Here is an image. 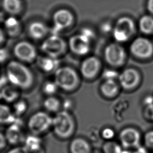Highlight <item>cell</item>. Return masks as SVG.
I'll list each match as a JSON object with an SVG mask.
<instances>
[{"mask_svg": "<svg viewBox=\"0 0 153 153\" xmlns=\"http://www.w3.org/2000/svg\"><path fill=\"white\" fill-rule=\"evenodd\" d=\"M6 76L10 84L18 88L28 89L33 82V75L30 70L16 60H11L7 64Z\"/></svg>", "mask_w": 153, "mask_h": 153, "instance_id": "obj_1", "label": "cell"}, {"mask_svg": "<svg viewBox=\"0 0 153 153\" xmlns=\"http://www.w3.org/2000/svg\"><path fill=\"white\" fill-rule=\"evenodd\" d=\"M52 127L57 137L68 139L74 135L76 124L73 116L68 111L64 110L57 112L53 118Z\"/></svg>", "mask_w": 153, "mask_h": 153, "instance_id": "obj_2", "label": "cell"}, {"mask_svg": "<svg viewBox=\"0 0 153 153\" xmlns=\"http://www.w3.org/2000/svg\"><path fill=\"white\" fill-rule=\"evenodd\" d=\"M54 81L59 88L66 91H72L78 87L79 79L74 69L69 66H63L58 68L54 72Z\"/></svg>", "mask_w": 153, "mask_h": 153, "instance_id": "obj_3", "label": "cell"}, {"mask_svg": "<svg viewBox=\"0 0 153 153\" xmlns=\"http://www.w3.org/2000/svg\"><path fill=\"white\" fill-rule=\"evenodd\" d=\"M135 31V23L128 16H122L118 19L112 30L114 39L118 43L128 41Z\"/></svg>", "mask_w": 153, "mask_h": 153, "instance_id": "obj_4", "label": "cell"}, {"mask_svg": "<svg viewBox=\"0 0 153 153\" xmlns=\"http://www.w3.org/2000/svg\"><path fill=\"white\" fill-rule=\"evenodd\" d=\"M53 124V118L47 112L39 111L29 119L27 127L32 134L39 135L46 132Z\"/></svg>", "mask_w": 153, "mask_h": 153, "instance_id": "obj_5", "label": "cell"}, {"mask_svg": "<svg viewBox=\"0 0 153 153\" xmlns=\"http://www.w3.org/2000/svg\"><path fill=\"white\" fill-rule=\"evenodd\" d=\"M103 56L106 62L111 66H122L126 60V52L118 42H112L105 48Z\"/></svg>", "mask_w": 153, "mask_h": 153, "instance_id": "obj_6", "label": "cell"}, {"mask_svg": "<svg viewBox=\"0 0 153 153\" xmlns=\"http://www.w3.org/2000/svg\"><path fill=\"white\" fill-rule=\"evenodd\" d=\"M66 47V42L60 36L53 34L45 39L41 48L45 55L57 58L65 53Z\"/></svg>", "mask_w": 153, "mask_h": 153, "instance_id": "obj_7", "label": "cell"}, {"mask_svg": "<svg viewBox=\"0 0 153 153\" xmlns=\"http://www.w3.org/2000/svg\"><path fill=\"white\" fill-rule=\"evenodd\" d=\"M130 51L138 59H147L153 55V43L145 37H137L131 42Z\"/></svg>", "mask_w": 153, "mask_h": 153, "instance_id": "obj_8", "label": "cell"}, {"mask_svg": "<svg viewBox=\"0 0 153 153\" xmlns=\"http://www.w3.org/2000/svg\"><path fill=\"white\" fill-rule=\"evenodd\" d=\"M120 143L123 148L128 149L139 148L141 142L140 131L133 127L123 128L119 134Z\"/></svg>", "mask_w": 153, "mask_h": 153, "instance_id": "obj_9", "label": "cell"}, {"mask_svg": "<svg viewBox=\"0 0 153 153\" xmlns=\"http://www.w3.org/2000/svg\"><path fill=\"white\" fill-rule=\"evenodd\" d=\"M13 53L17 59L25 62H31L36 57L35 47L30 42L26 41L17 43L14 47Z\"/></svg>", "mask_w": 153, "mask_h": 153, "instance_id": "obj_10", "label": "cell"}, {"mask_svg": "<svg viewBox=\"0 0 153 153\" xmlns=\"http://www.w3.org/2000/svg\"><path fill=\"white\" fill-rule=\"evenodd\" d=\"M90 41L88 38L81 33L72 36L68 41V46L71 51L75 55L84 56L90 50Z\"/></svg>", "mask_w": 153, "mask_h": 153, "instance_id": "obj_11", "label": "cell"}, {"mask_svg": "<svg viewBox=\"0 0 153 153\" xmlns=\"http://www.w3.org/2000/svg\"><path fill=\"white\" fill-rule=\"evenodd\" d=\"M120 85L125 90H131L136 87L140 81V75L137 70L128 68L124 69L118 75Z\"/></svg>", "mask_w": 153, "mask_h": 153, "instance_id": "obj_12", "label": "cell"}, {"mask_svg": "<svg viewBox=\"0 0 153 153\" xmlns=\"http://www.w3.org/2000/svg\"><path fill=\"white\" fill-rule=\"evenodd\" d=\"M101 62L96 56H88L84 59L80 65V73L87 79L94 78L99 73Z\"/></svg>", "mask_w": 153, "mask_h": 153, "instance_id": "obj_13", "label": "cell"}, {"mask_svg": "<svg viewBox=\"0 0 153 153\" xmlns=\"http://www.w3.org/2000/svg\"><path fill=\"white\" fill-rule=\"evenodd\" d=\"M54 29L57 32L66 29L74 23V17L72 12L65 8L57 10L53 16Z\"/></svg>", "mask_w": 153, "mask_h": 153, "instance_id": "obj_14", "label": "cell"}, {"mask_svg": "<svg viewBox=\"0 0 153 153\" xmlns=\"http://www.w3.org/2000/svg\"><path fill=\"white\" fill-rule=\"evenodd\" d=\"M5 136L7 142L12 145H17L23 142L25 138L22 128V123L20 120L16 119L10 124V126L6 130Z\"/></svg>", "mask_w": 153, "mask_h": 153, "instance_id": "obj_15", "label": "cell"}, {"mask_svg": "<svg viewBox=\"0 0 153 153\" xmlns=\"http://www.w3.org/2000/svg\"><path fill=\"white\" fill-rule=\"evenodd\" d=\"M23 143V147L29 153H45L42 140L38 135L32 133L25 136Z\"/></svg>", "mask_w": 153, "mask_h": 153, "instance_id": "obj_16", "label": "cell"}, {"mask_svg": "<svg viewBox=\"0 0 153 153\" xmlns=\"http://www.w3.org/2000/svg\"><path fill=\"white\" fill-rule=\"evenodd\" d=\"M70 153H92V148L90 142L84 137L74 138L69 144Z\"/></svg>", "mask_w": 153, "mask_h": 153, "instance_id": "obj_17", "label": "cell"}, {"mask_svg": "<svg viewBox=\"0 0 153 153\" xmlns=\"http://www.w3.org/2000/svg\"><path fill=\"white\" fill-rule=\"evenodd\" d=\"M57 58L49 56H41L37 59V65L39 68L45 72H54L59 68Z\"/></svg>", "mask_w": 153, "mask_h": 153, "instance_id": "obj_18", "label": "cell"}, {"mask_svg": "<svg viewBox=\"0 0 153 153\" xmlns=\"http://www.w3.org/2000/svg\"><path fill=\"white\" fill-rule=\"evenodd\" d=\"M47 26L42 22L35 21L30 23L28 27L29 36L35 39H39L45 36L48 32Z\"/></svg>", "mask_w": 153, "mask_h": 153, "instance_id": "obj_19", "label": "cell"}, {"mask_svg": "<svg viewBox=\"0 0 153 153\" xmlns=\"http://www.w3.org/2000/svg\"><path fill=\"white\" fill-rule=\"evenodd\" d=\"M101 93L106 97L111 98L117 95L119 87L118 84L113 79H106L100 85Z\"/></svg>", "mask_w": 153, "mask_h": 153, "instance_id": "obj_20", "label": "cell"}, {"mask_svg": "<svg viewBox=\"0 0 153 153\" xmlns=\"http://www.w3.org/2000/svg\"><path fill=\"white\" fill-rule=\"evenodd\" d=\"M5 30L10 36H16L20 32L21 25L20 21L14 16H10L4 22Z\"/></svg>", "mask_w": 153, "mask_h": 153, "instance_id": "obj_21", "label": "cell"}, {"mask_svg": "<svg viewBox=\"0 0 153 153\" xmlns=\"http://www.w3.org/2000/svg\"><path fill=\"white\" fill-rule=\"evenodd\" d=\"M13 111L7 105L0 103V124H11L16 119Z\"/></svg>", "mask_w": 153, "mask_h": 153, "instance_id": "obj_22", "label": "cell"}, {"mask_svg": "<svg viewBox=\"0 0 153 153\" xmlns=\"http://www.w3.org/2000/svg\"><path fill=\"white\" fill-rule=\"evenodd\" d=\"M139 28L145 35L153 33V16L149 14L142 16L139 20Z\"/></svg>", "mask_w": 153, "mask_h": 153, "instance_id": "obj_23", "label": "cell"}, {"mask_svg": "<svg viewBox=\"0 0 153 153\" xmlns=\"http://www.w3.org/2000/svg\"><path fill=\"white\" fill-rule=\"evenodd\" d=\"M18 88L13 85H7L1 90V97L7 102H14L19 96Z\"/></svg>", "mask_w": 153, "mask_h": 153, "instance_id": "obj_24", "label": "cell"}, {"mask_svg": "<svg viewBox=\"0 0 153 153\" xmlns=\"http://www.w3.org/2000/svg\"><path fill=\"white\" fill-rule=\"evenodd\" d=\"M2 4L4 10L11 15L19 13L22 9L20 0H2Z\"/></svg>", "mask_w": 153, "mask_h": 153, "instance_id": "obj_25", "label": "cell"}, {"mask_svg": "<svg viewBox=\"0 0 153 153\" xmlns=\"http://www.w3.org/2000/svg\"><path fill=\"white\" fill-rule=\"evenodd\" d=\"M123 150L121 144L112 140H106L102 147V153H121Z\"/></svg>", "mask_w": 153, "mask_h": 153, "instance_id": "obj_26", "label": "cell"}, {"mask_svg": "<svg viewBox=\"0 0 153 153\" xmlns=\"http://www.w3.org/2000/svg\"><path fill=\"white\" fill-rule=\"evenodd\" d=\"M60 105L59 99L52 96H49L44 101V106L49 112H55L59 109Z\"/></svg>", "mask_w": 153, "mask_h": 153, "instance_id": "obj_27", "label": "cell"}, {"mask_svg": "<svg viewBox=\"0 0 153 153\" xmlns=\"http://www.w3.org/2000/svg\"><path fill=\"white\" fill-rule=\"evenodd\" d=\"M58 86L54 81H47L42 87V90L45 94L51 96L56 93L58 88Z\"/></svg>", "mask_w": 153, "mask_h": 153, "instance_id": "obj_28", "label": "cell"}, {"mask_svg": "<svg viewBox=\"0 0 153 153\" xmlns=\"http://www.w3.org/2000/svg\"><path fill=\"white\" fill-rule=\"evenodd\" d=\"M27 109V105L25 101L19 100L13 105V112L16 116H20L23 114Z\"/></svg>", "mask_w": 153, "mask_h": 153, "instance_id": "obj_29", "label": "cell"}, {"mask_svg": "<svg viewBox=\"0 0 153 153\" xmlns=\"http://www.w3.org/2000/svg\"><path fill=\"white\" fill-rule=\"evenodd\" d=\"M115 131L111 127H105L101 131L102 137L105 140H111L115 137Z\"/></svg>", "mask_w": 153, "mask_h": 153, "instance_id": "obj_30", "label": "cell"}, {"mask_svg": "<svg viewBox=\"0 0 153 153\" xmlns=\"http://www.w3.org/2000/svg\"><path fill=\"white\" fill-rule=\"evenodd\" d=\"M143 139L145 147L153 151V130L147 131L144 136Z\"/></svg>", "mask_w": 153, "mask_h": 153, "instance_id": "obj_31", "label": "cell"}, {"mask_svg": "<svg viewBox=\"0 0 153 153\" xmlns=\"http://www.w3.org/2000/svg\"><path fill=\"white\" fill-rule=\"evenodd\" d=\"M6 153H29L23 146L14 147Z\"/></svg>", "mask_w": 153, "mask_h": 153, "instance_id": "obj_32", "label": "cell"}, {"mask_svg": "<svg viewBox=\"0 0 153 153\" xmlns=\"http://www.w3.org/2000/svg\"><path fill=\"white\" fill-rule=\"evenodd\" d=\"M8 57V52L7 50L4 48H0V63L4 62Z\"/></svg>", "mask_w": 153, "mask_h": 153, "instance_id": "obj_33", "label": "cell"}, {"mask_svg": "<svg viewBox=\"0 0 153 153\" xmlns=\"http://www.w3.org/2000/svg\"><path fill=\"white\" fill-rule=\"evenodd\" d=\"M80 33L82 34L83 35H84L85 36H86L87 38H88L90 40H91V39L94 36L93 32L91 30H90V29H88V28H84V29H83Z\"/></svg>", "mask_w": 153, "mask_h": 153, "instance_id": "obj_34", "label": "cell"}, {"mask_svg": "<svg viewBox=\"0 0 153 153\" xmlns=\"http://www.w3.org/2000/svg\"><path fill=\"white\" fill-rule=\"evenodd\" d=\"M7 142L5 135L0 132V150L3 149L5 147Z\"/></svg>", "mask_w": 153, "mask_h": 153, "instance_id": "obj_35", "label": "cell"}, {"mask_svg": "<svg viewBox=\"0 0 153 153\" xmlns=\"http://www.w3.org/2000/svg\"><path fill=\"white\" fill-rule=\"evenodd\" d=\"M146 8L148 11L153 15V0H148L146 2Z\"/></svg>", "mask_w": 153, "mask_h": 153, "instance_id": "obj_36", "label": "cell"}, {"mask_svg": "<svg viewBox=\"0 0 153 153\" xmlns=\"http://www.w3.org/2000/svg\"><path fill=\"white\" fill-rule=\"evenodd\" d=\"M121 153H140L138 150H134V149H123Z\"/></svg>", "mask_w": 153, "mask_h": 153, "instance_id": "obj_37", "label": "cell"}, {"mask_svg": "<svg viewBox=\"0 0 153 153\" xmlns=\"http://www.w3.org/2000/svg\"><path fill=\"white\" fill-rule=\"evenodd\" d=\"M5 39V35L3 30L0 28V44H1Z\"/></svg>", "mask_w": 153, "mask_h": 153, "instance_id": "obj_38", "label": "cell"}, {"mask_svg": "<svg viewBox=\"0 0 153 153\" xmlns=\"http://www.w3.org/2000/svg\"><path fill=\"white\" fill-rule=\"evenodd\" d=\"M92 153H102V152H99V151H94V152L93 151Z\"/></svg>", "mask_w": 153, "mask_h": 153, "instance_id": "obj_39", "label": "cell"}]
</instances>
